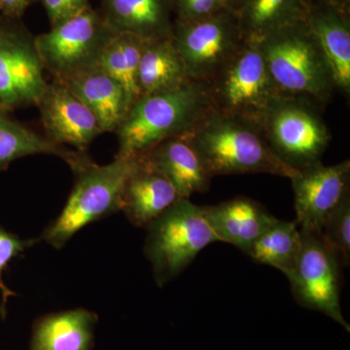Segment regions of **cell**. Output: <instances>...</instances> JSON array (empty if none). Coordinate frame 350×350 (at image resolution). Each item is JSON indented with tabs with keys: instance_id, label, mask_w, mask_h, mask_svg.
<instances>
[{
	"instance_id": "23",
	"label": "cell",
	"mask_w": 350,
	"mask_h": 350,
	"mask_svg": "<svg viewBox=\"0 0 350 350\" xmlns=\"http://www.w3.org/2000/svg\"><path fill=\"white\" fill-rule=\"evenodd\" d=\"M189 79L172 36L145 41L138 66L140 96L169 91Z\"/></svg>"
},
{
	"instance_id": "26",
	"label": "cell",
	"mask_w": 350,
	"mask_h": 350,
	"mask_svg": "<svg viewBox=\"0 0 350 350\" xmlns=\"http://www.w3.org/2000/svg\"><path fill=\"white\" fill-rule=\"evenodd\" d=\"M322 239L336 253L342 266L350 264V195L326 219L321 232Z\"/></svg>"
},
{
	"instance_id": "21",
	"label": "cell",
	"mask_w": 350,
	"mask_h": 350,
	"mask_svg": "<svg viewBox=\"0 0 350 350\" xmlns=\"http://www.w3.org/2000/svg\"><path fill=\"white\" fill-rule=\"evenodd\" d=\"M308 0H243L236 12L244 41L258 42L271 32L308 18Z\"/></svg>"
},
{
	"instance_id": "16",
	"label": "cell",
	"mask_w": 350,
	"mask_h": 350,
	"mask_svg": "<svg viewBox=\"0 0 350 350\" xmlns=\"http://www.w3.org/2000/svg\"><path fill=\"white\" fill-rule=\"evenodd\" d=\"M98 10L117 33L144 41L172 36V0H100Z\"/></svg>"
},
{
	"instance_id": "4",
	"label": "cell",
	"mask_w": 350,
	"mask_h": 350,
	"mask_svg": "<svg viewBox=\"0 0 350 350\" xmlns=\"http://www.w3.org/2000/svg\"><path fill=\"white\" fill-rule=\"evenodd\" d=\"M137 160V156L117 155L100 165L83 155L71 167L75 188L61 215L44 232V241L59 250L85 226L121 211L126 181Z\"/></svg>"
},
{
	"instance_id": "30",
	"label": "cell",
	"mask_w": 350,
	"mask_h": 350,
	"mask_svg": "<svg viewBox=\"0 0 350 350\" xmlns=\"http://www.w3.org/2000/svg\"><path fill=\"white\" fill-rule=\"evenodd\" d=\"M39 0H0V14L11 19H22L25 11Z\"/></svg>"
},
{
	"instance_id": "32",
	"label": "cell",
	"mask_w": 350,
	"mask_h": 350,
	"mask_svg": "<svg viewBox=\"0 0 350 350\" xmlns=\"http://www.w3.org/2000/svg\"><path fill=\"white\" fill-rule=\"evenodd\" d=\"M325 1L337 6L338 8L342 9V10L347 11L349 0H325Z\"/></svg>"
},
{
	"instance_id": "18",
	"label": "cell",
	"mask_w": 350,
	"mask_h": 350,
	"mask_svg": "<svg viewBox=\"0 0 350 350\" xmlns=\"http://www.w3.org/2000/svg\"><path fill=\"white\" fill-rule=\"evenodd\" d=\"M142 155L169 179L181 199L206 192L211 186V175L184 137L165 140Z\"/></svg>"
},
{
	"instance_id": "10",
	"label": "cell",
	"mask_w": 350,
	"mask_h": 350,
	"mask_svg": "<svg viewBox=\"0 0 350 350\" xmlns=\"http://www.w3.org/2000/svg\"><path fill=\"white\" fill-rule=\"evenodd\" d=\"M44 72L36 36L21 19L0 15V105L36 107L48 85Z\"/></svg>"
},
{
	"instance_id": "29",
	"label": "cell",
	"mask_w": 350,
	"mask_h": 350,
	"mask_svg": "<svg viewBox=\"0 0 350 350\" xmlns=\"http://www.w3.org/2000/svg\"><path fill=\"white\" fill-rule=\"evenodd\" d=\"M42 2L51 27L75 17L91 7V0H39Z\"/></svg>"
},
{
	"instance_id": "12",
	"label": "cell",
	"mask_w": 350,
	"mask_h": 350,
	"mask_svg": "<svg viewBox=\"0 0 350 350\" xmlns=\"http://www.w3.org/2000/svg\"><path fill=\"white\" fill-rule=\"evenodd\" d=\"M289 179L297 224L301 230L320 232L332 211L350 195V162L315 163L295 170Z\"/></svg>"
},
{
	"instance_id": "8",
	"label": "cell",
	"mask_w": 350,
	"mask_h": 350,
	"mask_svg": "<svg viewBox=\"0 0 350 350\" xmlns=\"http://www.w3.org/2000/svg\"><path fill=\"white\" fill-rule=\"evenodd\" d=\"M214 111L259 121L278 96L257 42L244 41L239 52L208 83Z\"/></svg>"
},
{
	"instance_id": "11",
	"label": "cell",
	"mask_w": 350,
	"mask_h": 350,
	"mask_svg": "<svg viewBox=\"0 0 350 350\" xmlns=\"http://www.w3.org/2000/svg\"><path fill=\"white\" fill-rule=\"evenodd\" d=\"M301 247L293 273L288 278L299 305L324 313L350 332L340 308L342 262L320 232L301 230Z\"/></svg>"
},
{
	"instance_id": "5",
	"label": "cell",
	"mask_w": 350,
	"mask_h": 350,
	"mask_svg": "<svg viewBox=\"0 0 350 350\" xmlns=\"http://www.w3.org/2000/svg\"><path fill=\"white\" fill-rule=\"evenodd\" d=\"M218 241L204 207L190 199L177 200L147 225L145 254L157 284H167L187 268L200 251Z\"/></svg>"
},
{
	"instance_id": "6",
	"label": "cell",
	"mask_w": 350,
	"mask_h": 350,
	"mask_svg": "<svg viewBox=\"0 0 350 350\" xmlns=\"http://www.w3.org/2000/svg\"><path fill=\"white\" fill-rule=\"evenodd\" d=\"M317 107L306 98L280 94L258 121L269 148L291 169L321 163L330 144V131Z\"/></svg>"
},
{
	"instance_id": "24",
	"label": "cell",
	"mask_w": 350,
	"mask_h": 350,
	"mask_svg": "<svg viewBox=\"0 0 350 350\" xmlns=\"http://www.w3.org/2000/svg\"><path fill=\"white\" fill-rule=\"evenodd\" d=\"M301 247L300 227L295 222L276 219L250 248L248 256L273 267L287 278L293 273Z\"/></svg>"
},
{
	"instance_id": "22",
	"label": "cell",
	"mask_w": 350,
	"mask_h": 350,
	"mask_svg": "<svg viewBox=\"0 0 350 350\" xmlns=\"http://www.w3.org/2000/svg\"><path fill=\"white\" fill-rule=\"evenodd\" d=\"M85 152L71 151L16 120L11 110L0 105V172L27 156L54 155L72 167Z\"/></svg>"
},
{
	"instance_id": "31",
	"label": "cell",
	"mask_w": 350,
	"mask_h": 350,
	"mask_svg": "<svg viewBox=\"0 0 350 350\" xmlns=\"http://www.w3.org/2000/svg\"><path fill=\"white\" fill-rule=\"evenodd\" d=\"M226 8L231 12L236 14L243 0H224Z\"/></svg>"
},
{
	"instance_id": "28",
	"label": "cell",
	"mask_w": 350,
	"mask_h": 350,
	"mask_svg": "<svg viewBox=\"0 0 350 350\" xmlns=\"http://www.w3.org/2000/svg\"><path fill=\"white\" fill-rule=\"evenodd\" d=\"M32 244V241H25L18 238L15 234L5 231L0 228V289L2 291L4 301L11 295L8 288L5 286L2 280V273L7 268L11 260L21 252L29 248Z\"/></svg>"
},
{
	"instance_id": "20",
	"label": "cell",
	"mask_w": 350,
	"mask_h": 350,
	"mask_svg": "<svg viewBox=\"0 0 350 350\" xmlns=\"http://www.w3.org/2000/svg\"><path fill=\"white\" fill-rule=\"evenodd\" d=\"M96 323L83 308L45 315L34 324L31 350H92Z\"/></svg>"
},
{
	"instance_id": "14",
	"label": "cell",
	"mask_w": 350,
	"mask_h": 350,
	"mask_svg": "<svg viewBox=\"0 0 350 350\" xmlns=\"http://www.w3.org/2000/svg\"><path fill=\"white\" fill-rule=\"evenodd\" d=\"M178 199L169 179L144 155H137L123 192L121 211L129 220L137 227H147Z\"/></svg>"
},
{
	"instance_id": "3",
	"label": "cell",
	"mask_w": 350,
	"mask_h": 350,
	"mask_svg": "<svg viewBox=\"0 0 350 350\" xmlns=\"http://www.w3.org/2000/svg\"><path fill=\"white\" fill-rule=\"evenodd\" d=\"M278 93L323 105L336 88L333 73L306 21L271 32L258 41Z\"/></svg>"
},
{
	"instance_id": "2",
	"label": "cell",
	"mask_w": 350,
	"mask_h": 350,
	"mask_svg": "<svg viewBox=\"0 0 350 350\" xmlns=\"http://www.w3.org/2000/svg\"><path fill=\"white\" fill-rule=\"evenodd\" d=\"M211 178L218 175L269 174L290 178L295 170L269 148L256 122L216 111L183 135Z\"/></svg>"
},
{
	"instance_id": "13",
	"label": "cell",
	"mask_w": 350,
	"mask_h": 350,
	"mask_svg": "<svg viewBox=\"0 0 350 350\" xmlns=\"http://www.w3.org/2000/svg\"><path fill=\"white\" fill-rule=\"evenodd\" d=\"M38 107L45 137L57 145L85 152L103 133L94 113L64 83L53 79Z\"/></svg>"
},
{
	"instance_id": "15",
	"label": "cell",
	"mask_w": 350,
	"mask_h": 350,
	"mask_svg": "<svg viewBox=\"0 0 350 350\" xmlns=\"http://www.w3.org/2000/svg\"><path fill=\"white\" fill-rule=\"evenodd\" d=\"M202 207L207 222L219 241L232 244L246 254L262 232L278 219L259 202L246 197Z\"/></svg>"
},
{
	"instance_id": "7",
	"label": "cell",
	"mask_w": 350,
	"mask_h": 350,
	"mask_svg": "<svg viewBox=\"0 0 350 350\" xmlns=\"http://www.w3.org/2000/svg\"><path fill=\"white\" fill-rule=\"evenodd\" d=\"M116 34L100 10L91 6L36 36V49L44 70L53 79L64 82L98 68L103 52Z\"/></svg>"
},
{
	"instance_id": "9",
	"label": "cell",
	"mask_w": 350,
	"mask_h": 350,
	"mask_svg": "<svg viewBox=\"0 0 350 350\" xmlns=\"http://www.w3.org/2000/svg\"><path fill=\"white\" fill-rule=\"evenodd\" d=\"M188 77L209 83L243 45L236 14L228 9L204 19L176 20L172 32Z\"/></svg>"
},
{
	"instance_id": "25",
	"label": "cell",
	"mask_w": 350,
	"mask_h": 350,
	"mask_svg": "<svg viewBox=\"0 0 350 350\" xmlns=\"http://www.w3.org/2000/svg\"><path fill=\"white\" fill-rule=\"evenodd\" d=\"M145 41L126 33H117L108 44L98 68L114 78L125 89L131 107L140 98L138 66Z\"/></svg>"
},
{
	"instance_id": "19",
	"label": "cell",
	"mask_w": 350,
	"mask_h": 350,
	"mask_svg": "<svg viewBox=\"0 0 350 350\" xmlns=\"http://www.w3.org/2000/svg\"><path fill=\"white\" fill-rule=\"evenodd\" d=\"M62 83L94 113L103 133H116L131 103L125 89L114 78L96 68Z\"/></svg>"
},
{
	"instance_id": "1",
	"label": "cell",
	"mask_w": 350,
	"mask_h": 350,
	"mask_svg": "<svg viewBox=\"0 0 350 350\" xmlns=\"http://www.w3.org/2000/svg\"><path fill=\"white\" fill-rule=\"evenodd\" d=\"M213 111L208 83L197 80L140 96L117 129V155H142L165 140L188 135Z\"/></svg>"
},
{
	"instance_id": "17",
	"label": "cell",
	"mask_w": 350,
	"mask_h": 350,
	"mask_svg": "<svg viewBox=\"0 0 350 350\" xmlns=\"http://www.w3.org/2000/svg\"><path fill=\"white\" fill-rule=\"evenodd\" d=\"M347 11L324 1L310 4L306 23L317 38L333 73L336 88L350 92V29Z\"/></svg>"
},
{
	"instance_id": "27",
	"label": "cell",
	"mask_w": 350,
	"mask_h": 350,
	"mask_svg": "<svg viewBox=\"0 0 350 350\" xmlns=\"http://www.w3.org/2000/svg\"><path fill=\"white\" fill-rule=\"evenodd\" d=\"M177 20L204 19L226 8L224 0H172Z\"/></svg>"
}]
</instances>
